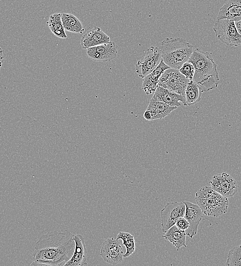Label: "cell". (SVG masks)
<instances>
[{"instance_id": "cell-1", "label": "cell", "mask_w": 241, "mask_h": 266, "mask_svg": "<svg viewBox=\"0 0 241 266\" xmlns=\"http://www.w3.org/2000/svg\"><path fill=\"white\" fill-rule=\"evenodd\" d=\"M72 233L54 230L42 235L35 245L31 265L63 266L72 256L75 247Z\"/></svg>"}, {"instance_id": "cell-2", "label": "cell", "mask_w": 241, "mask_h": 266, "mask_svg": "<svg viewBox=\"0 0 241 266\" xmlns=\"http://www.w3.org/2000/svg\"><path fill=\"white\" fill-rule=\"evenodd\" d=\"M188 61L192 63L195 70L192 80L200 86L202 92L217 87L219 79L217 65L211 53L196 48Z\"/></svg>"}, {"instance_id": "cell-3", "label": "cell", "mask_w": 241, "mask_h": 266, "mask_svg": "<svg viewBox=\"0 0 241 266\" xmlns=\"http://www.w3.org/2000/svg\"><path fill=\"white\" fill-rule=\"evenodd\" d=\"M193 46L183 37H166L159 49L164 63L171 68L179 69L187 61L193 51Z\"/></svg>"}, {"instance_id": "cell-4", "label": "cell", "mask_w": 241, "mask_h": 266, "mask_svg": "<svg viewBox=\"0 0 241 266\" xmlns=\"http://www.w3.org/2000/svg\"><path fill=\"white\" fill-rule=\"evenodd\" d=\"M195 199L197 205L206 215L217 217L227 211L229 206L227 197L211 187H201L195 193Z\"/></svg>"}, {"instance_id": "cell-5", "label": "cell", "mask_w": 241, "mask_h": 266, "mask_svg": "<svg viewBox=\"0 0 241 266\" xmlns=\"http://www.w3.org/2000/svg\"><path fill=\"white\" fill-rule=\"evenodd\" d=\"M216 37L230 47L241 45V35L236 28L235 21L228 19H217L213 27Z\"/></svg>"}, {"instance_id": "cell-6", "label": "cell", "mask_w": 241, "mask_h": 266, "mask_svg": "<svg viewBox=\"0 0 241 266\" xmlns=\"http://www.w3.org/2000/svg\"><path fill=\"white\" fill-rule=\"evenodd\" d=\"M190 81L178 69L169 68L162 73L158 86L185 96L186 86Z\"/></svg>"}, {"instance_id": "cell-7", "label": "cell", "mask_w": 241, "mask_h": 266, "mask_svg": "<svg viewBox=\"0 0 241 266\" xmlns=\"http://www.w3.org/2000/svg\"><path fill=\"white\" fill-rule=\"evenodd\" d=\"M162 59V53L159 48L151 46L147 49L145 56L136 62V73L143 79L158 66Z\"/></svg>"}, {"instance_id": "cell-8", "label": "cell", "mask_w": 241, "mask_h": 266, "mask_svg": "<svg viewBox=\"0 0 241 266\" xmlns=\"http://www.w3.org/2000/svg\"><path fill=\"white\" fill-rule=\"evenodd\" d=\"M186 211L184 202L176 201L169 202L160 211L161 226L163 232H165L175 224L177 219L184 217Z\"/></svg>"}, {"instance_id": "cell-9", "label": "cell", "mask_w": 241, "mask_h": 266, "mask_svg": "<svg viewBox=\"0 0 241 266\" xmlns=\"http://www.w3.org/2000/svg\"><path fill=\"white\" fill-rule=\"evenodd\" d=\"M209 183L214 190L226 197L234 196L237 191L236 181L227 172L213 175Z\"/></svg>"}, {"instance_id": "cell-10", "label": "cell", "mask_w": 241, "mask_h": 266, "mask_svg": "<svg viewBox=\"0 0 241 266\" xmlns=\"http://www.w3.org/2000/svg\"><path fill=\"white\" fill-rule=\"evenodd\" d=\"M123 251L118 240L108 238L105 240L101 248L100 255L103 260L113 265L117 264L123 261Z\"/></svg>"}, {"instance_id": "cell-11", "label": "cell", "mask_w": 241, "mask_h": 266, "mask_svg": "<svg viewBox=\"0 0 241 266\" xmlns=\"http://www.w3.org/2000/svg\"><path fill=\"white\" fill-rule=\"evenodd\" d=\"M87 54L91 59L97 61L106 62L117 57V46L113 41L89 48Z\"/></svg>"}, {"instance_id": "cell-12", "label": "cell", "mask_w": 241, "mask_h": 266, "mask_svg": "<svg viewBox=\"0 0 241 266\" xmlns=\"http://www.w3.org/2000/svg\"><path fill=\"white\" fill-rule=\"evenodd\" d=\"M186 206L184 217L188 221L189 227L185 231L186 235L192 238L196 235L198 225L203 217V212L197 205L188 201L184 202Z\"/></svg>"}, {"instance_id": "cell-13", "label": "cell", "mask_w": 241, "mask_h": 266, "mask_svg": "<svg viewBox=\"0 0 241 266\" xmlns=\"http://www.w3.org/2000/svg\"><path fill=\"white\" fill-rule=\"evenodd\" d=\"M110 38L101 28L95 26L88 30L82 37L81 44L84 49L108 43Z\"/></svg>"}, {"instance_id": "cell-14", "label": "cell", "mask_w": 241, "mask_h": 266, "mask_svg": "<svg viewBox=\"0 0 241 266\" xmlns=\"http://www.w3.org/2000/svg\"><path fill=\"white\" fill-rule=\"evenodd\" d=\"M75 247L73 254L64 266H83L87 265V251L83 236L81 234L73 236Z\"/></svg>"}, {"instance_id": "cell-15", "label": "cell", "mask_w": 241, "mask_h": 266, "mask_svg": "<svg viewBox=\"0 0 241 266\" xmlns=\"http://www.w3.org/2000/svg\"><path fill=\"white\" fill-rule=\"evenodd\" d=\"M169 68L162 59L158 66L151 73L143 78L142 87L147 95L154 93L158 86L160 76L166 69Z\"/></svg>"}, {"instance_id": "cell-16", "label": "cell", "mask_w": 241, "mask_h": 266, "mask_svg": "<svg viewBox=\"0 0 241 266\" xmlns=\"http://www.w3.org/2000/svg\"><path fill=\"white\" fill-rule=\"evenodd\" d=\"M152 97L171 106H180V102L186 106L185 96L177 94L160 86L157 87Z\"/></svg>"}, {"instance_id": "cell-17", "label": "cell", "mask_w": 241, "mask_h": 266, "mask_svg": "<svg viewBox=\"0 0 241 266\" xmlns=\"http://www.w3.org/2000/svg\"><path fill=\"white\" fill-rule=\"evenodd\" d=\"M228 19L234 21L241 19V0H229L219 9L217 19Z\"/></svg>"}, {"instance_id": "cell-18", "label": "cell", "mask_w": 241, "mask_h": 266, "mask_svg": "<svg viewBox=\"0 0 241 266\" xmlns=\"http://www.w3.org/2000/svg\"><path fill=\"white\" fill-rule=\"evenodd\" d=\"M176 106H171L152 97L146 109L151 115V120L161 119L169 115Z\"/></svg>"}, {"instance_id": "cell-19", "label": "cell", "mask_w": 241, "mask_h": 266, "mask_svg": "<svg viewBox=\"0 0 241 266\" xmlns=\"http://www.w3.org/2000/svg\"><path fill=\"white\" fill-rule=\"evenodd\" d=\"M163 236V237L172 243L178 251L181 247H186V237L185 231L179 229L175 225H174L168 229Z\"/></svg>"}, {"instance_id": "cell-20", "label": "cell", "mask_w": 241, "mask_h": 266, "mask_svg": "<svg viewBox=\"0 0 241 266\" xmlns=\"http://www.w3.org/2000/svg\"><path fill=\"white\" fill-rule=\"evenodd\" d=\"M62 21L66 31L74 33L83 34L85 30L79 19L72 14L62 13Z\"/></svg>"}, {"instance_id": "cell-21", "label": "cell", "mask_w": 241, "mask_h": 266, "mask_svg": "<svg viewBox=\"0 0 241 266\" xmlns=\"http://www.w3.org/2000/svg\"><path fill=\"white\" fill-rule=\"evenodd\" d=\"M47 24L52 33L56 37L61 38H67L62 21V13L57 12L51 14Z\"/></svg>"}, {"instance_id": "cell-22", "label": "cell", "mask_w": 241, "mask_h": 266, "mask_svg": "<svg viewBox=\"0 0 241 266\" xmlns=\"http://www.w3.org/2000/svg\"><path fill=\"white\" fill-rule=\"evenodd\" d=\"M202 90L193 80H190L185 92L186 106H191L198 102L201 99Z\"/></svg>"}, {"instance_id": "cell-23", "label": "cell", "mask_w": 241, "mask_h": 266, "mask_svg": "<svg viewBox=\"0 0 241 266\" xmlns=\"http://www.w3.org/2000/svg\"><path fill=\"white\" fill-rule=\"evenodd\" d=\"M116 239H121L123 245L125 246L126 251L123 254V257L130 256L135 250V242L134 237L131 234L125 232H119L116 236Z\"/></svg>"}, {"instance_id": "cell-24", "label": "cell", "mask_w": 241, "mask_h": 266, "mask_svg": "<svg viewBox=\"0 0 241 266\" xmlns=\"http://www.w3.org/2000/svg\"><path fill=\"white\" fill-rule=\"evenodd\" d=\"M225 265L241 266V244L234 247L229 251Z\"/></svg>"}, {"instance_id": "cell-25", "label": "cell", "mask_w": 241, "mask_h": 266, "mask_svg": "<svg viewBox=\"0 0 241 266\" xmlns=\"http://www.w3.org/2000/svg\"><path fill=\"white\" fill-rule=\"evenodd\" d=\"M178 70L187 79L192 80L195 70L192 63L187 61L182 64Z\"/></svg>"}, {"instance_id": "cell-26", "label": "cell", "mask_w": 241, "mask_h": 266, "mask_svg": "<svg viewBox=\"0 0 241 266\" xmlns=\"http://www.w3.org/2000/svg\"><path fill=\"white\" fill-rule=\"evenodd\" d=\"M179 229L185 231L189 227L188 221L184 217H179L175 224Z\"/></svg>"}, {"instance_id": "cell-27", "label": "cell", "mask_w": 241, "mask_h": 266, "mask_svg": "<svg viewBox=\"0 0 241 266\" xmlns=\"http://www.w3.org/2000/svg\"><path fill=\"white\" fill-rule=\"evenodd\" d=\"M4 59V51L2 48L0 47V71L2 66L3 62Z\"/></svg>"}, {"instance_id": "cell-28", "label": "cell", "mask_w": 241, "mask_h": 266, "mask_svg": "<svg viewBox=\"0 0 241 266\" xmlns=\"http://www.w3.org/2000/svg\"><path fill=\"white\" fill-rule=\"evenodd\" d=\"M144 118L147 121L151 120V115L149 111L146 110L143 114Z\"/></svg>"}, {"instance_id": "cell-29", "label": "cell", "mask_w": 241, "mask_h": 266, "mask_svg": "<svg viewBox=\"0 0 241 266\" xmlns=\"http://www.w3.org/2000/svg\"><path fill=\"white\" fill-rule=\"evenodd\" d=\"M235 25L238 33L241 35V19L235 21Z\"/></svg>"}]
</instances>
